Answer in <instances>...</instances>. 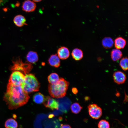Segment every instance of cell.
<instances>
[{
  "label": "cell",
  "instance_id": "6da1fadb",
  "mask_svg": "<svg viewBox=\"0 0 128 128\" xmlns=\"http://www.w3.org/2000/svg\"><path fill=\"white\" fill-rule=\"evenodd\" d=\"M30 97L23 90L21 85L16 86L8 83L3 100L10 110L16 109L26 104Z\"/></svg>",
  "mask_w": 128,
  "mask_h": 128
},
{
  "label": "cell",
  "instance_id": "7a4b0ae2",
  "mask_svg": "<svg viewBox=\"0 0 128 128\" xmlns=\"http://www.w3.org/2000/svg\"><path fill=\"white\" fill-rule=\"evenodd\" d=\"M69 85V83L64 78H60L56 83L48 86V91L52 97L59 98L64 96Z\"/></svg>",
  "mask_w": 128,
  "mask_h": 128
},
{
  "label": "cell",
  "instance_id": "3957f363",
  "mask_svg": "<svg viewBox=\"0 0 128 128\" xmlns=\"http://www.w3.org/2000/svg\"><path fill=\"white\" fill-rule=\"evenodd\" d=\"M21 86L23 90L28 94L39 91L40 84L35 75L30 73L25 75L24 81Z\"/></svg>",
  "mask_w": 128,
  "mask_h": 128
},
{
  "label": "cell",
  "instance_id": "277c9868",
  "mask_svg": "<svg viewBox=\"0 0 128 128\" xmlns=\"http://www.w3.org/2000/svg\"><path fill=\"white\" fill-rule=\"evenodd\" d=\"M13 65L11 68V70H12L22 71L26 73L30 72L32 68L31 64L23 63L19 58H18L13 61Z\"/></svg>",
  "mask_w": 128,
  "mask_h": 128
},
{
  "label": "cell",
  "instance_id": "5b68a950",
  "mask_svg": "<svg viewBox=\"0 0 128 128\" xmlns=\"http://www.w3.org/2000/svg\"><path fill=\"white\" fill-rule=\"evenodd\" d=\"M25 75L21 72L14 71L11 74L9 80V82L16 86L21 85L23 83Z\"/></svg>",
  "mask_w": 128,
  "mask_h": 128
},
{
  "label": "cell",
  "instance_id": "8992f818",
  "mask_svg": "<svg viewBox=\"0 0 128 128\" xmlns=\"http://www.w3.org/2000/svg\"><path fill=\"white\" fill-rule=\"evenodd\" d=\"M88 108L89 115L92 118L97 119L101 116L102 109L96 104H90L88 106Z\"/></svg>",
  "mask_w": 128,
  "mask_h": 128
},
{
  "label": "cell",
  "instance_id": "52a82bcc",
  "mask_svg": "<svg viewBox=\"0 0 128 128\" xmlns=\"http://www.w3.org/2000/svg\"><path fill=\"white\" fill-rule=\"evenodd\" d=\"M43 103L45 106L52 110H58L59 107L58 102L49 96L45 97Z\"/></svg>",
  "mask_w": 128,
  "mask_h": 128
},
{
  "label": "cell",
  "instance_id": "ba28073f",
  "mask_svg": "<svg viewBox=\"0 0 128 128\" xmlns=\"http://www.w3.org/2000/svg\"><path fill=\"white\" fill-rule=\"evenodd\" d=\"M113 77L114 82L118 84L124 83L126 79L125 74L119 71L115 72L113 74Z\"/></svg>",
  "mask_w": 128,
  "mask_h": 128
},
{
  "label": "cell",
  "instance_id": "9c48e42d",
  "mask_svg": "<svg viewBox=\"0 0 128 128\" xmlns=\"http://www.w3.org/2000/svg\"><path fill=\"white\" fill-rule=\"evenodd\" d=\"M36 7V5L33 1L27 0L23 2L22 8L23 11L29 12L34 11Z\"/></svg>",
  "mask_w": 128,
  "mask_h": 128
},
{
  "label": "cell",
  "instance_id": "30bf717a",
  "mask_svg": "<svg viewBox=\"0 0 128 128\" xmlns=\"http://www.w3.org/2000/svg\"><path fill=\"white\" fill-rule=\"evenodd\" d=\"M57 54V55L59 59H65L69 56L70 52L67 48L64 46H62L58 49Z\"/></svg>",
  "mask_w": 128,
  "mask_h": 128
},
{
  "label": "cell",
  "instance_id": "8fae6325",
  "mask_svg": "<svg viewBox=\"0 0 128 128\" xmlns=\"http://www.w3.org/2000/svg\"><path fill=\"white\" fill-rule=\"evenodd\" d=\"M13 20L15 25L18 27H21L24 25H27L25 18L22 15H18L15 16Z\"/></svg>",
  "mask_w": 128,
  "mask_h": 128
},
{
  "label": "cell",
  "instance_id": "7c38bea8",
  "mask_svg": "<svg viewBox=\"0 0 128 128\" xmlns=\"http://www.w3.org/2000/svg\"><path fill=\"white\" fill-rule=\"evenodd\" d=\"M48 62L50 65L55 68L58 67L60 65V60L56 54L50 56L48 59Z\"/></svg>",
  "mask_w": 128,
  "mask_h": 128
},
{
  "label": "cell",
  "instance_id": "4fadbf2b",
  "mask_svg": "<svg viewBox=\"0 0 128 128\" xmlns=\"http://www.w3.org/2000/svg\"><path fill=\"white\" fill-rule=\"evenodd\" d=\"M26 59L28 62L34 64L38 60V55L36 52L30 51L27 55Z\"/></svg>",
  "mask_w": 128,
  "mask_h": 128
},
{
  "label": "cell",
  "instance_id": "5bb4252c",
  "mask_svg": "<svg viewBox=\"0 0 128 128\" xmlns=\"http://www.w3.org/2000/svg\"><path fill=\"white\" fill-rule=\"evenodd\" d=\"M126 44V40L121 37H117L114 40V45L116 49L120 50L123 49L125 47Z\"/></svg>",
  "mask_w": 128,
  "mask_h": 128
},
{
  "label": "cell",
  "instance_id": "9a60e30c",
  "mask_svg": "<svg viewBox=\"0 0 128 128\" xmlns=\"http://www.w3.org/2000/svg\"><path fill=\"white\" fill-rule=\"evenodd\" d=\"M71 55L73 59L76 60H79L81 59L83 57L82 51L80 49L76 48L72 50Z\"/></svg>",
  "mask_w": 128,
  "mask_h": 128
},
{
  "label": "cell",
  "instance_id": "2e32d148",
  "mask_svg": "<svg viewBox=\"0 0 128 128\" xmlns=\"http://www.w3.org/2000/svg\"><path fill=\"white\" fill-rule=\"evenodd\" d=\"M122 52L117 49L112 50L111 52V58L112 60L114 61H117L122 57Z\"/></svg>",
  "mask_w": 128,
  "mask_h": 128
},
{
  "label": "cell",
  "instance_id": "e0dca14e",
  "mask_svg": "<svg viewBox=\"0 0 128 128\" xmlns=\"http://www.w3.org/2000/svg\"><path fill=\"white\" fill-rule=\"evenodd\" d=\"M114 42L113 39L109 37H106L103 39L102 41V44L105 48H110L112 47Z\"/></svg>",
  "mask_w": 128,
  "mask_h": 128
},
{
  "label": "cell",
  "instance_id": "ac0fdd59",
  "mask_svg": "<svg viewBox=\"0 0 128 128\" xmlns=\"http://www.w3.org/2000/svg\"><path fill=\"white\" fill-rule=\"evenodd\" d=\"M5 126L6 128H17L18 124L17 122L14 119L10 118L5 121Z\"/></svg>",
  "mask_w": 128,
  "mask_h": 128
},
{
  "label": "cell",
  "instance_id": "d6986e66",
  "mask_svg": "<svg viewBox=\"0 0 128 128\" xmlns=\"http://www.w3.org/2000/svg\"><path fill=\"white\" fill-rule=\"evenodd\" d=\"M45 97L40 93L38 92L35 94L33 97V100L36 103L40 104L43 103L45 100Z\"/></svg>",
  "mask_w": 128,
  "mask_h": 128
},
{
  "label": "cell",
  "instance_id": "ffe728a7",
  "mask_svg": "<svg viewBox=\"0 0 128 128\" xmlns=\"http://www.w3.org/2000/svg\"><path fill=\"white\" fill-rule=\"evenodd\" d=\"M48 80L50 84H53L57 82L59 79L58 75L56 73H52L48 77Z\"/></svg>",
  "mask_w": 128,
  "mask_h": 128
},
{
  "label": "cell",
  "instance_id": "44dd1931",
  "mask_svg": "<svg viewBox=\"0 0 128 128\" xmlns=\"http://www.w3.org/2000/svg\"><path fill=\"white\" fill-rule=\"evenodd\" d=\"M70 109L72 112L77 114L80 111L82 107L78 103L75 102L71 105Z\"/></svg>",
  "mask_w": 128,
  "mask_h": 128
},
{
  "label": "cell",
  "instance_id": "7402d4cb",
  "mask_svg": "<svg viewBox=\"0 0 128 128\" xmlns=\"http://www.w3.org/2000/svg\"><path fill=\"white\" fill-rule=\"evenodd\" d=\"M128 59L127 57H123L120 60L119 65L121 68L124 71H126L128 69Z\"/></svg>",
  "mask_w": 128,
  "mask_h": 128
},
{
  "label": "cell",
  "instance_id": "603a6c76",
  "mask_svg": "<svg viewBox=\"0 0 128 128\" xmlns=\"http://www.w3.org/2000/svg\"><path fill=\"white\" fill-rule=\"evenodd\" d=\"M98 128H110L109 122L105 120H101L98 124Z\"/></svg>",
  "mask_w": 128,
  "mask_h": 128
},
{
  "label": "cell",
  "instance_id": "cb8c5ba5",
  "mask_svg": "<svg viewBox=\"0 0 128 128\" xmlns=\"http://www.w3.org/2000/svg\"><path fill=\"white\" fill-rule=\"evenodd\" d=\"M60 128H71V126L68 124H61Z\"/></svg>",
  "mask_w": 128,
  "mask_h": 128
},
{
  "label": "cell",
  "instance_id": "d4e9b609",
  "mask_svg": "<svg viewBox=\"0 0 128 128\" xmlns=\"http://www.w3.org/2000/svg\"><path fill=\"white\" fill-rule=\"evenodd\" d=\"M72 91L73 93L74 94H77L78 92L77 89L75 87H73L72 89Z\"/></svg>",
  "mask_w": 128,
  "mask_h": 128
},
{
  "label": "cell",
  "instance_id": "484cf974",
  "mask_svg": "<svg viewBox=\"0 0 128 128\" xmlns=\"http://www.w3.org/2000/svg\"><path fill=\"white\" fill-rule=\"evenodd\" d=\"M33 1L36 2H38L41 1L42 0H32Z\"/></svg>",
  "mask_w": 128,
  "mask_h": 128
},
{
  "label": "cell",
  "instance_id": "4316f807",
  "mask_svg": "<svg viewBox=\"0 0 128 128\" xmlns=\"http://www.w3.org/2000/svg\"><path fill=\"white\" fill-rule=\"evenodd\" d=\"M54 116V115H52V114H50V115L49 116V118H52V117Z\"/></svg>",
  "mask_w": 128,
  "mask_h": 128
},
{
  "label": "cell",
  "instance_id": "83f0119b",
  "mask_svg": "<svg viewBox=\"0 0 128 128\" xmlns=\"http://www.w3.org/2000/svg\"><path fill=\"white\" fill-rule=\"evenodd\" d=\"M119 92H117L116 93V96H119Z\"/></svg>",
  "mask_w": 128,
  "mask_h": 128
},
{
  "label": "cell",
  "instance_id": "f1b7e54d",
  "mask_svg": "<svg viewBox=\"0 0 128 128\" xmlns=\"http://www.w3.org/2000/svg\"><path fill=\"white\" fill-rule=\"evenodd\" d=\"M2 0H0V4L2 2Z\"/></svg>",
  "mask_w": 128,
  "mask_h": 128
}]
</instances>
